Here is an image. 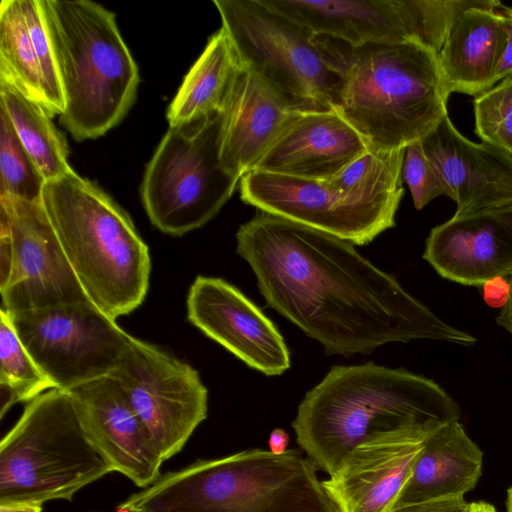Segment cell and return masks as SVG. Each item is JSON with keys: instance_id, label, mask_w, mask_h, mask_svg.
Returning <instances> with one entry per match:
<instances>
[{"instance_id": "1", "label": "cell", "mask_w": 512, "mask_h": 512, "mask_svg": "<svg viewBox=\"0 0 512 512\" xmlns=\"http://www.w3.org/2000/svg\"><path fill=\"white\" fill-rule=\"evenodd\" d=\"M236 241L266 303L326 354L350 357L416 339L476 342L334 235L258 210Z\"/></svg>"}, {"instance_id": "2", "label": "cell", "mask_w": 512, "mask_h": 512, "mask_svg": "<svg viewBox=\"0 0 512 512\" xmlns=\"http://www.w3.org/2000/svg\"><path fill=\"white\" fill-rule=\"evenodd\" d=\"M459 418L457 403L433 380L370 362L331 368L306 393L292 427L301 450L333 475L364 442L407 428L433 431Z\"/></svg>"}, {"instance_id": "3", "label": "cell", "mask_w": 512, "mask_h": 512, "mask_svg": "<svg viewBox=\"0 0 512 512\" xmlns=\"http://www.w3.org/2000/svg\"><path fill=\"white\" fill-rule=\"evenodd\" d=\"M324 38L340 74L332 108L369 150L405 149L448 115L449 95L429 47L416 41L350 46Z\"/></svg>"}, {"instance_id": "4", "label": "cell", "mask_w": 512, "mask_h": 512, "mask_svg": "<svg viewBox=\"0 0 512 512\" xmlns=\"http://www.w3.org/2000/svg\"><path fill=\"white\" fill-rule=\"evenodd\" d=\"M127 512H340L299 450L249 449L199 459L120 503Z\"/></svg>"}, {"instance_id": "5", "label": "cell", "mask_w": 512, "mask_h": 512, "mask_svg": "<svg viewBox=\"0 0 512 512\" xmlns=\"http://www.w3.org/2000/svg\"><path fill=\"white\" fill-rule=\"evenodd\" d=\"M42 202L88 299L113 319L138 308L151 258L129 215L74 170L46 182Z\"/></svg>"}, {"instance_id": "6", "label": "cell", "mask_w": 512, "mask_h": 512, "mask_svg": "<svg viewBox=\"0 0 512 512\" xmlns=\"http://www.w3.org/2000/svg\"><path fill=\"white\" fill-rule=\"evenodd\" d=\"M64 97L61 125L76 141L117 126L133 106L139 70L113 12L89 0H39Z\"/></svg>"}, {"instance_id": "7", "label": "cell", "mask_w": 512, "mask_h": 512, "mask_svg": "<svg viewBox=\"0 0 512 512\" xmlns=\"http://www.w3.org/2000/svg\"><path fill=\"white\" fill-rule=\"evenodd\" d=\"M243 202L259 211L367 245L395 226L402 174L384 156L366 153L337 176L310 180L252 170L239 181Z\"/></svg>"}, {"instance_id": "8", "label": "cell", "mask_w": 512, "mask_h": 512, "mask_svg": "<svg viewBox=\"0 0 512 512\" xmlns=\"http://www.w3.org/2000/svg\"><path fill=\"white\" fill-rule=\"evenodd\" d=\"M114 472L89 440L72 394L53 388L27 403L0 443V503L71 501Z\"/></svg>"}, {"instance_id": "9", "label": "cell", "mask_w": 512, "mask_h": 512, "mask_svg": "<svg viewBox=\"0 0 512 512\" xmlns=\"http://www.w3.org/2000/svg\"><path fill=\"white\" fill-rule=\"evenodd\" d=\"M242 65L302 109H331L340 74L322 36L263 0H214Z\"/></svg>"}, {"instance_id": "10", "label": "cell", "mask_w": 512, "mask_h": 512, "mask_svg": "<svg viewBox=\"0 0 512 512\" xmlns=\"http://www.w3.org/2000/svg\"><path fill=\"white\" fill-rule=\"evenodd\" d=\"M221 113L169 126L146 166L140 194L151 223L181 236L214 218L240 179L220 161Z\"/></svg>"}, {"instance_id": "11", "label": "cell", "mask_w": 512, "mask_h": 512, "mask_svg": "<svg viewBox=\"0 0 512 512\" xmlns=\"http://www.w3.org/2000/svg\"><path fill=\"white\" fill-rule=\"evenodd\" d=\"M7 313L39 369L58 389L111 375L133 338L91 301Z\"/></svg>"}, {"instance_id": "12", "label": "cell", "mask_w": 512, "mask_h": 512, "mask_svg": "<svg viewBox=\"0 0 512 512\" xmlns=\"http://www.w3.org/2000/svg\"><path fill=\"white\" fill-rule=\"evenodd\" d=\"M316 36L350 46L416 41L436 53L473 0H263Z\"/></svg>"}, {"instance_id": "13", "label": "cell", "mask_w": 512, "mask_h": 512, "mask_svg": "<svg viewBox=\"0 0 512 512\" xmlns=\"http://www.w3.org/2000/svg\"><path fill=\"white\" fill-rule=\"evenodd\" d=\"M117 380L164 461L177 454L207 417L208 391L187 362L132 338Z\"/></svg>"}, {"instance_id": "14", "label": "cell", "mask_w": 512, "mask_h": 512, "mask_svg": "<svg viewBox=\"0 0 512 512\" xmlns=\"http://www.w3.org/2000/svg\"><path fill=\"white\" fill-rule=\"evenodd\" d=\"M0 228L11 237L13 262L0 288L7 312L90 301L49 220L43 202L0 198Z\"/></svg>"}, {"instance_id": "15", "label": "cell", "mask_w": 512, "mask_h": 512, "mask_svg": "<svg viewBox=\"0 0 512 512\" xmlns=\"http://www.w3.org/2000/svg\"><path fill=\"white\" fill-rule=\"evenodd\" d=\"M187 318L206 336L265 375L289 369L290 353L274 323L238 288L198 276L189 288Z\"/></svg>"}, {"instance_id": "16", "label": "cell", "mask_w": 512, "mask_h": 512, "mask_svg": "<svg viewBox=\"0 0 512 512\" xmlns=\"http://www.w3.org/2000/svg\"><path fill=\"white\" fill-rule=\"evenodd\" d=\"M68 391L89 440L114 472L142 489L161 476L162 455L116 379L101 377Z\"/></svg>"}, {"instance_id": "17", "label": "cell", "mask_w": 512, "mask_h": 512, "mask_svg": "<svg viewBox=\"0 0 512 512\" xmlns=\"http://www.w3.org/2000/svg\"><path fill=\"white\" fill-rule=\"evenodd\" d=\"M431 432L401 429L354 448L342 466L322 481L340 512H389Z\"/></svg>"}, {"instance_id": "18", "label": "cell", "mask_w": 512, "mask_h": 512, "mask_svg": "<svg viewBox=\"0 0 512 512\" xmlns=\"http://www.w3.org/2000/svg\"><path fill=\"white\" fill-rule=\"evenodd\" d=\"M439 173L454 216L512 206V156L488 143L465 138L446 115L421 140Z\"/></svg>"}, {"instance_id": "19", "label": "cell", "mask_w": 512, "mask_h": 512, "mask_svg": "<svg viewBox=\"0 0 512 512\" xmlns=\"http://www.w3.org/2000/svg\"><path fill=\"white\" fill-rule=\"evenodd\" d=\"M367 151L364 138L336 110L306 109L290 118L252 170L327 180Z\"/></svg>"}, {"instance_id": "20", "label": "cell", "mask_w": 512, "mask_h": 512, "mask_svg": "<svg viewBox=\"0 0 512 512\" xmlns=\"http://www.w3.org/2000/svg\"><path fill=\"white\" fill-rule=\"evenodd\" d=\"M423 257L441 277L462 285L511 278L512 206L453 216L432 228Z\"/></svg>"}, {"instance_id": "21", "label": "cell", "mask_w": 512, "mask_h": 512, "mask_svg": "<svg viewBox=\"0 0 512 512\" xmlns=\"http://www.w3.org/2000/svg\"><path fill=\"white\" fill-rule=\"evenodd\" d=\"M300 110L306 109L295 106L260 75L243 66L221 112L223 167L241 179Z\"/></svg>"}, {"instance_id": "22", "label": "cell", "mask_w": 512, "mask_h": 512, "mask_svg": "<svg viewBox=\"0 0 512 512\" xmlns=\"http://www.w3.org/2000/svg\"><path fill=\"white\" fill-rule=\"evenodd\" d=\"M0 80L39 103L53 117L64 97L39 0H2Z\"/></svg>"}, {"instance_id": "23", "label": "cell", "mask_w": 512, "mask_h": 512, "mask_svg": "<svg viewBox=\"0 0 512 512\" xmlns=\"http://www.w3.org/2000/svg\"><path fill=\"white\" fill-rule=\"evenodd\" d=\"M501 3L474 0L455 19L437 53L447 94L477 96L494 86L493 79L507 43Z\"/></svg>"}, {"instance_id": "24", "label": "cell", "mask_w": 512, "mask_h": 512, "mask_svg": "<svg viewBox=\"0 0 512 512\" xmlns=\"http://www.w3.org/2000/svg\"><path fill=\"white\" fill-rule=\"evenodd\" d=\"M482 463L481 449L459 421L435 429L428 435L393 508L463 497L476 486Z\"/></svg>"}, {"instance_id": "25", "label": "cell", "mask_w": 512, "mask_h": 512, "mask_svg": "<svg viewBox=\"0 0 512 512\" xmlns=\"http://www.w3.org/2000/svg\"><path fill=\"white\" fill-rule=\"evenodd\" d=\"M243 65L221 27L185 76L167 110L169 126L183 125L221 113Z\"/></svg>"}, {"instance_id": "26", "label": "cell", "mask_w": 512, "mask_h": 512, "mask_svg": "<svg viewBox=\"0 0 512 512\" xmlns=\"http://www.w3.org/2000/svg\"><path fill=\"white\" fill-rule=\"evenodd\" d=\"M0 106L45 182L73 171L68 164L67 141L39 103L0 80Z\"/></svg>"}, {"instance_id": "27", "label": "cell", "mask_w": 512, "mask_h": 512, "mask_svg": "<svg viewBox=\"0 0 512 512\" xmlns=\"http://www.w3.org/2000/svg\"><path fill=\"white\" fill-rule=\"evenodd\" d=\"M55 388L39 369L17 333L8 313L0 312V417L18 402H30Z\"/></svg>"}, {"instance_id": "28", "label": "cell", "mask_w": 512, "mask_h": 512, "mask_svg": "<svg viewBox=\"0 0 512 512\" xmlns=\"http://www.w3.org/2000/svg\"><path fill=\"white\" fill-rule=\"evenodd\" d=\"M45 183L0 106V198L41 201Z\"/></svg>"}, {"instance_id": "29", "label": "cell", "mask_w": 512, "mask_h": 512, "mask_svg": "<svg viewBox=\"0 0 512 512\" xmlns=\"http://www.w3.org/2000/svg\"><path fill=\"white\" fill-rule=\"evenodd\" d=\"M475 132L512 156V75L475 96Z\"/></svg>"}, {"instance_id": "30", "label": "cell", "mask_w": 512, "mask_h": 512, "mask_svg": "<svg viewBox=\"0 0 512 512\" xmlns=\"http://www.w3.org/2000/svg\"><path fill=\"white\" fill-rule=\"evenodd\" d=\"M402 176L404 177L416 209L420 210L434 198L445 195L443 181L417 141L405 148Z\"/></svg>"}, {"instance_id": "31", "label": "cell", "mask_w": 512, "mask_h": 512, "mask_svg": "<svg viewBox=\"0 0 512 512\" xmlns=\"http://www.w3.org/2000/svg\"><path fill=\"white\" fill-rule=\"evenodd\" d=\"M469 506L470 503L461 497L405 505L389 512H469Z\"/></svg>"}, {"instance_id": "32", "label": "cell", "mask_w": 512, "mask_h": 512, "mask_svg": "<svg viewBox=\"0 0 512 512\" xmlns=\"http://www.w3.org/2000/svg\"><path fill=\"white\" fill-rule=\"evenodd\" d=\"M499 10L505 19L507 43L502 59L494 75V85L512 75V7L501 4Z\"/></svg>"}, {"instance_id": "33", "label": "cell", "mask_w": 512, "mask_h": 512, "mask_svg": "<svg viewBox=\"0 0 512 512\" xmlns=\"http://www.w3.org/2000/svg\"><path fill=\"white\" fill-rule=\"evenodd\" d=\"M511 285L505 277H495L483 284V296L487 305L502 308L508 301Z\"/></svg>"}, {"instance_id": "34", "label": "cell", "mask_w": 512, "mask_h": 512, "mask_svg": "<svg viewBox=\"0 0 512 512\" xmlns=\"http://www.w3.org/2000/svg\"><path fill=\"white\" fill-rule=\"evenodd\" d=\"M289 443L288 433L281 429L275 428L271 431L268 439L269 450L275 454H282L287 449Z\"/></svg>"}, {"instance_id": "35", "label": "cell", "mask_w": 512, "mask_h": 512, "mask_svg": "<svg viewBox=\"0 0 512 512\" xmlns=\"http://www.w3.org/2000/svg\"><path fill=\"white\" fill-rule=\"evenodd\" d=\"M510 295L507 303L502 307L496 322L512 335V277L510 278Z\"/></svg>"}, {"instance_id": "36", "label": "cell", "mask_w": 512, "mask_h": 512, "mask_svg": "<svg viewBox=\"0 0 512 512\" xmlns=\"http://www.w3.org/2000/svg\"><path fill=\"white\" fill-rule=\"evenodd\" d=\"M0 512H42V505L33 503H0Z\"/></svg>"}, {"instance_id": "37", "label": "cell", "mask_w": 512, "mask_h": 512, "mask_svg": "<svg viewBox=\"0 0 512 512\" xmlns=\"http://www.w3.org/2000/svg\"><path fill=\"white\" fill-rule=\"evenodd\" d=\"M469 512H497L489 503L484 501L472 502L469 506Z\"/></svg>"}, {"instance_id": "38", "label": "cell", "mask_w": 512, "mask_h": 512, "mask_svg": "<svg viewBox=\"0 0 512 512\" xmlns=\"http://www.w3.org/2000/svg\"><path fill=\"white\" fill-rule=\"evenodd\" d=\"M506 508L507 512H512V486L507 491Z\"/></svg>"}, {"instance_id": "39", "label": "cell", "mask_w": 512, "mask_h": 512, "mask_svg": "<svg viewBox=\"0 0 512 512\" xmlns=\"http://www.w3.org/2000/svg\"><path fill=\"white\" fill-rule=\"evenodd\" d=\"M118 512H127V511H121V510H118Z\"/></svg>"}]
</instances>
